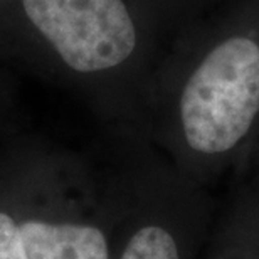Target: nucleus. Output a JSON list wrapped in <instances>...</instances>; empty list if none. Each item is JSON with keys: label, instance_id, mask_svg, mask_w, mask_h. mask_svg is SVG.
<instances>
[{"label": "nucleus", "instance_id": "obj_3", "mask_svg": "<svg viewBox=\"0 0 259 259\" xmlns=\"http://www.w3.org/2000/svg\"><path fill=\"white\" fill-rule=\"evenodd\" d=\"M219 200L160 157L147 175L143 210L115 259H200Z\"/></svg>", "mask_w": 259, "mask_h": 259}, {"label": "nucleus", "instance_id": "obj_4", "mask_svg": "<svg viewBox=\"0 0 259 259\" xmlns=\"http://www.w3.org/2000/svg\"><path fill=\"white\" fill-rule=\"evenodd\" d=\"M200 259H259V145L227 179Z\"/></svg>", "mask_w": 259, "mask_h": 259}, {"label": "nucleus", "instance_id": "obj_5", "mask_svg": "<svg viewBox=\"0 0 259 259\" xmlns=\"http://www.w3.org/2000/svg\"><path fill=\"white\" fill-rule=\"evenodd\" d=\"M19 227L27 259H111L105 229L93 222L27 221Z\"/></svg>", "mask_w": 259, "mask_h": 259}, {"label": "nucleus", "instance_id": "obj_7", "mask_svg": "<svg viewBox=\"0 0 259 259\" xmlns=\"http://www.w3.org/2000/svg\"><path fill=\"white\" fill-rule=\"evenodd\" d=\"M153 2L158 7L160 14L175 19V24H177L179 20L189 17L205 0H153Z\"/></svg>", "mask_w": 259, "mask_h": 259}, {"label": "nucleus", "instance_id": "obj_6", "mask_svg": "<svg viewBox=\"0 0 259 259\" xmlns=\"http://www.w3.org/2000/svg\"><path fill=\"white\" fill-rule=\"evenodd\" d=\"M0 259H27L20 227L7 214H0Z\"/></svg>", "mask_w": 259, "mask_h": 259}, {"label": "nucleus", "instance_id": "obj_1", "mask_svg": "<svg viewBox=\"0 0 259 259\" xmlns=\"http://www.w3.org/2000/svg\"><path fill=\"white\" fill-rule=\"evenodd\" d=\"M155 135L180 172L214 190L259 145V0L190 27L160 72Z\"/></svg>", "mask_w": 259, "mask_h": 259}, {"label": "nucleus", "instance_id": "obj_2", "mask_svg": "<svg viewBox=\"0 0 259 259\" xmlns=\"http://www.w3.org/2000/svg\"><path fill=\"white\" fill-rule=\"evenodd\" d=\"M35 29L61 61L81 76L128 67L142 49V32L126 0H22Z\"/></svg>", "mask_w": 259, "mask_h": 259}]
</instances>
